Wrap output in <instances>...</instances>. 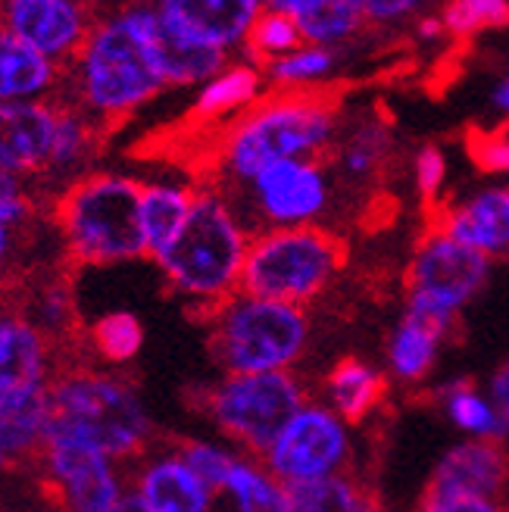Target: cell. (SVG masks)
<instances>
[{
  "mask_svg": "<svg viewBox=\"0 0 509 512\" xmlns=\"http://www.w3.org/2000/svg\"><path fill=\"white\" fill-rule=\"evenodd\" d=\"M166 82L144 29V4L97 16L75 60L66 66L63 100L100 128L147 107Z\"/></svg>",
  "mask_w": 509,
  "mask_h": 512,
  "instance_id": "obj_1",
  "label": "cell"
},
{
  "mask_svg": "<svg viewBox=\"0 0 509 512\" xmlns=\"http://www.w3.org/2000/svg\"><path fill=\"white\" fill-rule=\"evenodd\" d=\"M150 438L154 419L125 375L97 366L57 369L47 391L44 441L82 444L122 466L141 459Z\"/></svg>",
  "mask_w": 509,
  "mask_h": 512,
  "instance_id": "obj_2",
  "label": "cell"
},
{
  "mask_svg": "<svg viewBox=\"0 0 509 512\" xmlns=\"http://www.w3.org/2000/svg\"><path fill=\"white\" fill-rule=\"evenodd\" d=\"M250 241L232 200L219 188H200L185 228L154 263L178 297L213 313L241 291Z\"/></svg>",
  "mask_w": 509,
  "mask_h": 512,
  "instance_id": "obj_3",
  "label": "cell"
},
{
  "mask_svg": "<svg viewBox=\"0 0 509 512\" xmlns=\"http://www.w3.org/2000/svg\"><path fill=\"white\" fill-rule=\"evenodd\" d=\"M338 141V107L332 97L303 91L260 100L238 116L219 141V166L238 185L288 160H319Z\"/></svg>",
  "mask_w": 509,
  "mask_h": 512,
  "instance_id": "obj_4",
  "label": "cell"
},
{
  "mask_svg": "<svg viewBox=\"0 0 509 512\" xmlns=\"http://www.w3.org/2000/svg\"><path fill=\"white\" fill-rule=\"evenodd\" d=\"M141 191L144 182L135 175L88 172L57 197L54 219L75 263L116 266L150 256L141 228Z\"/></svg>",
  "mask_w": 509,
  "mask_h": 512,
  "instance_id": "obj_5",
  "label": "cell"
},
{
  "mask_svg": "<svg viewBox=\"0 0 509 512\" xmlns=\"http://www.w3.org/2000/svg\"><path fill=\"white\" fill-rule=\"evenodd\" d=\"M310 344L303 306L238 291L210 313V353L225 375L291 372Z\"/></svg>",
  "mask_w": 509,
  "mask_h": 512,
  "instance_id": "obj_6",
  "label": "cell"
},
{
  "mask_svg": "<svg viewBox=\"0 0 509 512\" xmlns=\"http://www.w3.org/2000/svg\"><path fill=\"white\" fill-rule=\"evenodd\" d=\"M344 260V241L322 225L266 228L250 241L241 291L275 303L307 306L332 285Z\"/></svg>",
  "mask_w": 509,
  "mask_h": 512,
  "instance_id": "obj_7",
  "label": "cell"
},
{
  "mask_svg": "<svg viewBox=\"0 0 509 512\" xmlns=\"http://www.w3.org/2000/svg\"><path fill=\"white\" fill-rule=\"evenodd\" d=\"M303 403H307V391L294 372L222 375V381L203 397L210 422L253 459L272 447Z\"/></svg>",
  "mask_w": 509,
  "mask_h": 512,
  "instance_id": "obj_8",
  "label": "cell"
},
{
  "mask_svg": "<svg viewBox=\"0 0 509 512\" xmlns=\"http://www.w3.org/2000/svg\"><path fill=\"white\" fill-rule=\"evenodd\" d=\"M491 278V260L428 228L406 266V310L456 322Z\"/></svg>",
  "mask_w": 509,
  "mask_h": 512,
  "instance_id": "obj_9",
  "label": "cell"
},
{
  "mask_svg": "<svg viewBox=\"0 0 509 512\" xmlns=\"http://www.w3.org/2000/svg\"><path fill=\"white\" fill-rule=\"evenodd\" d=\"M350 456V425L328 403L307 400L300 413L272 441V447L260 456V463L294 491L347 475Z\"/></svg>",
  "mask_w": 509,
  "mask_h": 512,
  "instance_id": "obj_10",
  "label": "cell"
},
{
  "mask_svg": "<svg viewBox=\"0 0 509 512\" xmlns=\"http://www.w3.org/2000/svg\"><path fill=\"white\" fill-rule=\"evenodd\" d=\"M54 375L50 341L22 310L0 300V419H47Z\"/></svg>",
  "mask_w": 509,
  "mask_h": 512,
  "instance_id": "obj_11",
  "label": "cell"
},
{
  "mask_svg": "<svg viewBox=\"0 0 509 512\" xmlns=\"http://www.w3.org/2000/svg\"><path fill=\"white\" fill-rule=\"evenodd\" d=\"M38 459L63 512H116L129 494L122 466L91 447L44 441Z\"/></svg>",
  "mask_w": 509,
  "mask_h": 512,
  "instance_id": "obj_12",
  "label": "cell"
},
{
  "mask_svg": "<svg viewBox=\"0 0 509 512\" xmlns=\"http://www.w3.org/2000/svg\"><path fill=\"white\" fill-rule=\"evenodd\" d=\"M250 188L253 213L266 228L316 225L328 207V175L319 160H288L263 169Z\"/></svg>",
  "mask_w": 509,
  "mask_h": 512,
  "instance_id": "obj_13",
  "label": "cell"
},
{
  "mask_svg": "<svg viewBox=\"0 0 509 512\" xmlns=\"http://www.w3.org/2000/svg\"><path fill=\"white\" fill-rule=\"evenodd\" d=\"M0 22L66 69L88 41L97 13L75 0H7L0 4Z\"/></svg>",
  "mask_w": 509,
  "mask_h": 512,
  "instance_id": "obj_14",
  "label": "cell"
},
{
  "mask_svg": "<svg viewBox=\"0 0 509 512\" xmlns=\"http://www.w3.org/2000/svg\"><path fill=\"white\" fill-rule=\"evenodd\" d=\"M509 484V453L500 441L466 438L431 469L422 500H500Z\"/></svg>",
  "mask_w": 509,
  "mask_h": 512,
  "instance_id": "obj_15",
  "label": "cell"
},
{
  "mask_svg": "<svg viewBox=\"0 0 509 512\" xmlns=\"http://www.w3.org/2000/svg\"><path fill=\"white\" fill-rule=\"evenodd\" d=\"M60 97L41 104H0V172L44 182L57 144Z\"/></svg>",
  "mask_w": 509,
  "mask_h": 512,
  "instance_id": "obj_16",
  "label": "cell"
},
{
  "mask_svg": "<svg viewBox=\"0 0 509 512\" xmlns=\"http://www.w3.org/2000/svg\"><path fill=\"white\" fill-rule=\"evenodd\" d=\"M144 29L166 88H200L228 66V54L169 22L157 4H144Z\"/></svg>",
  "mask_w": 509,
  "mask_h": 512,
  "instance_id": "obj_17",
  "label": "cell"
},
{
  "mask_svg": "<svg viewBox=\"0 0 509 512\" xmlns=\"http://www.w3.org/2000/svg\"><path fill=\"white\" fill-rule=\"evenodd\" d=\"M435 228L463 247L488 256V260H503L509 256V185H494L469 194L466 200L450 203L438 213Z\"/></svg>",
  "mask_w": 509,
  "mask_h": 512,
  "instance_id": "obj_18",
  "label": "cell"
},
{
  "mask_svg": "<svg viewBox=\"0 0 509 512\" xmlns=\"http://www.w3.org/2000/svg\"><path fill=\"white\" fill-rule=\"evenodd\" d=\"M129 488L147 512H210L213 491L178 456V450L144 453L132 472Z\"/></svg>",
  "mask_w": 509,
  "mask_h": 512,
  "instance_id": "obj_19",
  "label": "cell"
},
{
  "mask_svg": "<svg viewBox=\"0 0 509 512\" xmlns=\"http://www.w3.org/2000/svg\"><path fill=\"white\" fill-rule=\"evenodd\" d=\"M160 13L222 54L244 50L250 29L266 4L257 0H163Z\"/></svg>",
  "mask_w": 509,
  "mask_h": 512,
  "instance_id": "obj_20",
  "label": "cell"
},
{
  "mask_svg": "<svg viewBox=\"0 0 509 512\" xmlns=\"http://www.w3.org/2000/svg\"><path fill=\"white\" fill-rule=\"evenodd\" d=\"M66 69L0 22V104H41L63 94Z\"/></svg>",
  "mask_w": 509,
  "mask_h": 512,
  "instance_id": "obj_21",
  "label": "cell"
},
{
  "mask_svg": "<svg viewBox=\"0 0 509 512\" xmlns=\"http://www.w3.org/2000/svg\"><path fill=\"white\" fill-rule=\"evenodd\" d=\"M453 328L456 322L406 310L388 338V372L403 384L428 378Z\"/></svg>",
  "mask_w": 509,
  "mask_h": 512,
  "instance_id": "obj_22",
  "label": "cell"
},
{
  "mask_svg": "<svg viewBox=\"0 0 509 512\" xmlns=\"http://www.w3.org/2000/svg\"><path fill=\"white\" fill-rule=\"evenodd\" d=\"M300 29L303 44L335 47L347 44L366 25L363 0H272Z\"/></svg>",
  "mask_w": 509,
  "mask_h": 512,
  "instance_id": "obj_23",
  "label": "cell"
},
{
  "mask_svg": "<svg viewBox=\"0 0 509 512\" xmlns=\"http://www.w3.org/2000/svg\"><path fill=\"white\" fill-rule=\"evenodd\" d=\"M266 72L257 63H228L219 75L207 85H200L194 94V119L213 122V119H228V116H244L247 107H257V100L263 97Z\"/></svg>",
  "mask_w": 509,
  "mask_h": 512,
  "instance_id": "obj_24",
  "label": "cell"
},
{
  "mask_svg": "<svg viewBox=\"0 0 509 512\" xmlns=\"http://www.w3.org/2000/svg\"><path fill=\"white\" fill-rule=\"evenodd\" d=\"M388 394V381L375 366L356 356H344L325 375V403L347 422L356 425L381 406Z\"/></svg>",
  "mask_w": 509,
  "mask_h": 512,
  "instance_id": "obj_25",
  "label": "cell"
},
{
  "mask_svg": "<svg viewBox=\"0 0 509 512\" xmlns=\"http://www.w3.org/2000/svg\"><path fill=\"white\" fill-rule=\"evenodd\" d=\"M100 128L94 119H88L79 107L66 104L60 97V125H57V144H54V157H50V169L44 182L60 185V194L75 185L79 178L88 175V163L97 153L100 141Z\"/></svg>",
  "mask_w": 509,
  "mask_h": 512,
  "instance_id": "obj_26",
  "label": "cell"
},
{
  "mask_svg": "<svg viewBox=\"0 0 509 512\" xmlns=\"http://www.w3.org/2000/svg\"><path fill=\"white\" fill-rule=\"evenodd\" d=\"M197 200V188L178 185V182H144L141 191V228L147 253L154 260L157 253H163L175 235L182 232L191 210Z\"/></svg>",
  "mask_w": 509,
  "mask_h": 512,
  "instance_id": "obj_27",
  "label": "cell"
},
{
  "mask_svg": "<svg viewBox=\"0 0 509 512\" xmlns=\"http://www.w3.org/2000/svg\"><path fill=\"white\" fill-rule=\"evenodd\" d=\"M235 512H294V494L253 456H241L225 484Z\"/></svg>",
  "mask_w": 509,
  "mask_h": 512,
  "instance_id": "obj_28",
  "label": "cell"
},
{
  "mask_svg": "<svg viewBox=\"0 0 509 512\" xmlns=\"http://www.w3.org/2000/svg\"><path fill=\"white\" fill-rule=\"evenodd\" d=\"M441 406H444L447 419L475 441H500L503 444V438L509 434L506 422L500 419L488 394L472 388V381H466V378L450 381L447 388H441Z\"/></svg>",
  "mask_w": 509,
  "mask_h": 512,
  "instance_id": "obj_29",
  "label": "cell"
},
{
  "mask_svg": "<svg viewBox=\"0 0 509 512\" xmlns=\"http://www.w3.org/2000/svg\"><path fill=\"white\" fill-rule=\"evenodd\" d=\"M338 50L335 47H316V44H300L288 57L272 60L263 66L266 82H272L282 94H303L325 82L328 75L338 69Z\"/></svg>",
  "mask_w": 509,
  "mask_h": 512,
  "instance_id": "obj_30",
  "label": "cell"
},
{
  "mask_svg": "<svg viewBox=\"0 0 509 512\" xmlns=\"http://www.w3.org/2000/svg\"><path fill=\"white\" fill-rule=\"evenodd\" d=\"M391 144H394V135L385 122L375 119V116L363 119L338 144V157H335L338 169L347 178H369L391 157Z\"/></svg>",
  "mask_w": 509,
  "mask_h": 512,
  "instance_id": "obj_31",
  "label": "cell"
},
{
  "mask_svg": "<svg viewBox=\"0 0 509 512\" xmlns=\"http://www.w3.org/2000/svg\"><path fill=\"white\" fill-rule=\"evenodd\" d=\"M88 344L94 356L107 366H129L144 347V325L135 313H107L88 328Z\"/></svg>",
  "mask_w": 509,
  "mask_h": 512,
  "instance_id": "obj_32",
  "label": "cell"
},
{
  "mask_svg": "<svg viewBox=\"0 0 509 512\" xmlns=\"http://www.w3.org/2000/svg\"><path fill=\"white\" fill-rule=\"evenodd\" d=\"M294 512H385L360 481L338 475L307 488H294Z\"/></svg>",
  "mask_w": 509,
  "mask_h": 512,
  "instance_id": "obj_33",
  "label": "cell"
},
{
  "mask_svg": "<svg viewBox=\"0 0 509 512\" xmlns=\"http://www.w3.org/2000/svg\"><path fill=\"white\" fill-rule=\"evenodd\" d=\"M300 44H303V38H300L297 22L285 10H278L275 4H266L263 13L257 16V22H253L244 54L250 63L260 60L263 66H269L272 60L288 57Z\"/></svg>",
  "mask_w": 509,
  "mask_h": 512,
  "instance_id": "obj_34",
  "label": "cell"
},
{
  "mask_svg": "<svg viewBox=\"0 0 509 512\" xmlns=\"http://www.w3.org/2000/svg\"><path fill=\"white\" fill-rule=\"evenodd\" d=\"M178 456L185 459V466L207 484L213 494H225V484L232 478L235 466L241 463L238 450H228L225 444H216V441H182L175 447Z\"/></svg>",
  "mask_w": 509,
  "mask_h": 512,
  "instance_id": "obj_35",
  "label": "cell"
},
{
  "mask_svg": "<svg viewBox=\"0 0 509 512\" xmlns=\"http://www.w3.org/2000/svg\"><path fill=\"white\" fill-rule=\"evenodd\" d=\"M441 22L447 35L472 38L509 25V4L506 0H453L441 10Z\"/></svg>",
  "mask_w": 509,
  "mask_h": 512,
  "instance_id": "obj_36",
  "label": "cell"
},
{
  "mask_svg": "<svg viewBox=\"0 0 509 512\" xmlns=\"http://www.w3.org/2000/svg\"><path fill=\"white\" fill-rule=\"evenodd\" d=\"M22 313L50 341V338H63V331H69V325L75 322V303L66 285H44L38 297L29 303V310Z\"/></svg>",
  "mask_w": 509,
  "mask_h": 512,
  "instance_id": "obj_37",
  "label": "cell"
},
{
  "mask_svg": "<svg viewBox=\"0 0 509 512\" xmlns=\"http://www.w3.org/2000/svg\"><path fill=\"white\" fill-rule=\"evenodd\" d=\"M35 216V191L25 178L0 172V225L22 232Z\"/></svg>",
  "mask_w": 509,
  "mask_h": 512,
  "instance_id": "obj_38",
  "label": "cell"
},
{
  "mask_svg": "<svg viewBox=\"0 0 509 512\" xmlns=\"http://www.w3.org/2000/svg\"><path fill=\"white\" fill-rule=\"evenodd\" d=\"M472 163L488 175L509 172V125L491 128V132H469L466 138Z\"/></svg>",
  "mask_w": 509,
  "mask_h": 512,
  "instance_id": "obj_39",
  "label": "cell"
},
{
  "mask_svg": "<svg viewBox=\"0 0 509 512\" xmlns=\"http://www.w3.org/2000/svg\"><path fill=\"white\" fill-rule=\"evenodd\" d=\"M413 178L419 197L425 203H438L441 188L447 182V153L438 144H422L413 160Z\"/></svg>",
  "mask_w": 509,
  "mask_h": 512,
  "instance_id": "obj_40",
  "label": "cell"
},
{
  "mask_svg": "<svg viewBox=\"0 0 509 512\" xmlns=\"http://www.w3.org/2000/svg\"><path fill=\"white\" fill-rule=\"evenodd\" d=\"M363 10H366V22L372 25H394L413 19L419 4L416 0H363Z\"/></svg>",
  "mask_w": 509,
  "mask_h": 512,
  "instance_id": "obj_41",
  "label": "cell"
},
{
  "mask_svg": "<svg viewBox=\"0 0 509 512\" xmlns=\"http://www.w3.org/2000/svg\"><path fill=\"white\" fill-rule=\"evenodd\" d=\"M416 512H509L500 500H422Z\"/></svg>",
  "mask_w": 509,
  "mask_h": 512,
  "instance_id": "obj_42",
  "label": "cell"
},
{
  "mask_svg": "<svg viewBox=\"0 0 509 512\" xmlns=\"http://www.w3.org/2000/svg\"><path fill=\"white\" fill-rule=\"evenodd\" d=\"M488 400L494 403V409L500 413V419L506 422V428H509V360L506 363H500L494 372H491V378H488Z\"/></svg>",
  "mask_w": 509,
  "mask_h": 512,
  "instance_id": "obj_43",
  "label": "cell"
},
{
  "mask_svg": "<svg viewBox=\"0 0 509 512\" xmlns=\"http://www.w3.org/2000/svg\"><path fill=\"white\" fill-rule=\"evenodd\" d=\"M16 250H19V232L0 225V285L7 281V275L16 263Z\"/></svg>",
  "mask_w": 509,
  "mask_h": 512,
  "instance_id": "obj_44",
  "label": "cell"
},
{
  "mask_svg": "<svg viewBox=\"0 0 509 512\" xmlns=\"http://www.w3.org/2000/svg\"><path fill=\"white\" fill-rule=\"evenodd\" d=\"M416 35L419 38H441V35H447L441 16H422L419 25H416Z\"/></svg>",
  "mask_w": 509,
  "mask_h": 512,
  "instance_id": "obj_45",
  "label": "cell"
},
{
  "mask_svg": "<svg viewBox=\"0 0 509 512\" xmlns=\"http://www.w3.org/2000/svg\"><path fill=\"white\" fill-rule=\"evenodd\" d=\"M491 100H494V107L509 119V75H503V79L494 85V94H491Z\"/></svg>",
  "mask_w": 509,
  "mask_h": 512,
  "instance_id": "obj_46",
  "label": "cell"
},
{
  "mask_svg": "<svg viewBox=\"0 0 509 512\" xmlns=\"http://www.w3.org/2000/svg\"><path fill=\"white\" fill-rule=\"evenodd\" d=\"M116 512H147V509H144V503L138 500V494L129 488V494L122 497V503L116 506Z\"/></svg>",
  "mask_w": 509,
  "mask_h": 512,
  "instance_id": "obj_47",
  "label": "cell"
},
{
  "mask_svg": "<svg viewBox=\"0 0 509 512\" xmlns=\"http://www.w3.org/2000/svg\"><path fill=\"white\" fill-rule=\"evenodd\" d=\"M10 466V459L4 456V450H0V469H7Z\"/></svg>",
  "mask_w": 509,
  "mask_h": 512,
  "instance_id": "obj_48",
  "label": "cell"
}]
</instances>
